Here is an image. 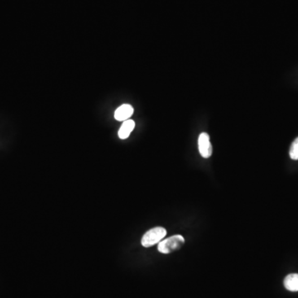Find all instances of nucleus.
Instances as JSON below:
<instances>
[{"instance_id":"1","label":"nucleus","mask_w":298,"mask_h":298,"mask_svg":"<svg viewBox=\"0 0 298 298\" xmlns=\"http://www.w3.org/2000/svg\"><path fill=\"white\" fill-rule=\"evenodd\" d=\"M184 243H185V238L183 236L177 234L161 241L158 246V250L161 254L168 255L174 252L176 250H180L184 245Z\"/></svg>"},{"instance_id":"2","label":"nucleus","mask_w":298,"mask_h":298,"mask_svg":"<svg viewBox=\"0 0 298 298\" xmlns=\"http://www.w3.org/2000/svg\"><path fill=\"white\" fill-rule=\"evenodd\" d=\"M167 235V230L165 228L158 226L153 229H149L142 236L141 243L145 248H149L152 246L155 245L157 243H160L163 238H165Z\"/></svg>"},{"instance_id":"3","label":"nucleus","mask_w":298,"mask_h":298,"mask_svg":"<svg viewBox=\"0 0 298 298\" xmlns=\"http://www.w3.org/2000/svg\"><path fill=\"white\" fill-rule=\"evenodd\" d=\"M198 148L200 154L204 159H209L212 155L213 147L210 141L208 133H202L198 138Z\"/></svg>"},{"instance_id":"4","label":"nucleus","mask_w":298,"mask_h":298,"mask_svg":"<svg viewBox=\"0 0 298 298\" xmlns=\"http://www.w3.org/2000/svg\"><path fill=\"white\" fill-rule=\"evenodd\" d=\"M133 115V107L130 105L125 104L115 110V119L118 121H126Z\"/></svg>"},{"instance_id":"5","label":"nucleus","mask_w":298,"mask_h":298,"mask_svg":"<svg viewBox=\"0 0 298 298\" xmlns=\"http://www.w3.org/2000/svg\"><path fill=\"white\" fill-rule=\"evenodd\" d=\"M135 128V122L132 120V119H128L126 121H124L122 124L119 132H118V135H119L120 139H126L129 138L132 131Z\"/></svg>"},{"instance_id":"6","label":"nucleus","mask_w":298,"mask_h":298,"mask_svg":"<svg viewBox=\"0 0 298 298\" xmlns=\"http://www.w3.org/2000/svg\"><path fill=\"white\" fill-rule=\"evenodd\" d=\"M285 288L290 291H298V273H291L285 278Z\"/></svg>"},{"instance_id":"7","label":"nucleus","mask_w":298,"mask_h":298,"mask_svg":"<svg viewBox=\"0 0 298 298\" xmlns=\"http://www.w3.org/2000/svg\"><path fill=\"white\" fill-rule=\"evenodd\" d=\"M289 155L292 160H298V138L294 140V142L291 143Z\"/></svg>"}]
</instances>
